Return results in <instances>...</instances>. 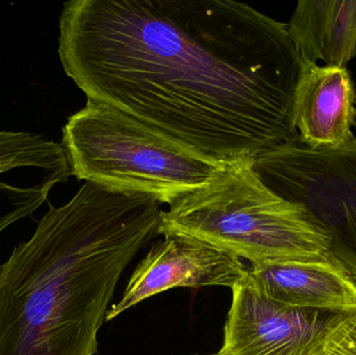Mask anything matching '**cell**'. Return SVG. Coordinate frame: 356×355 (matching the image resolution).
<instances>
[{"instance_id": "obj_10", "label": "cell", "mask_w": 356, "mask_h": 355, "mask_svg": "<svg viewBox=\"0 0 356 355\" xmlns=\"http://www.w3.org/2000/svg\"><path fill=\"white\" fill-rule=\"evenodd\" d=\"M293 120L299 141L311 149L338 148L353 141L356 91L347 67L302 60Z\"/></svg>"}, {"instance_id": "obj_3", "label": "cell", "mask_w": 356, "mask_h": 355, "mask_svg": "<svg viewBox=\"0 0 356 355\" xmlns=\"http://www.w3.org/2000/svg\"><path fill=\"white\" fill-rule=\"evenodd\" d=\"M251 164L227 165L204 187L161 210L158 235L203 242L251 266L330 251L332 239L322 223L264 185Z\"/></svg>"}, {"instance_id": "obj_2", "label": "cell", "mask_w": 356, "mask_h": 355, "mask_svg": "<svg viewBox=\"0 0 356 355\" xmlns=\"http://www.w3.org/2000/svg\"><path fill=\"white\" fill-rule=\"evenodd\" d=\"M160 202L86 183L0 264V355H95L117 285Z\"/></svg>"}, {"instance_id": "obj_8", "label": "cell", "mask_w": 356, "mask_h": 355, "mask_svg": "<svg viewBox=\"0 0 356 355\" xmlns=\"http://www.w3.org/2000/svg\"><path fill=\"white\" fill-rule=\"evenodd\" d=\"M70 175L62 144L29 131H0V236L33 216Z\"/></svg>"}, {"instance_id": "obj_7", "label": "cell", "mask_w": 356, "mask_h": 355, "mask_svg": "<svg viewBox=\"0 0 356 355\" xmlns=\"http://www.w3.org/2000/svg\"><path fill=\"white\" fill-rule=\"evenodd\" d=\"M232 294L221 348L228 355H300L330 316L269 299L248 273Z\"/></svg>"}, {"instance_id": "obj_1", "label": "cell", "mask_w": 356, "mask_h": 355, "mask_svg": "<svg viewBox=\"0 0 356 355\" xmlns=\"http://www.w3.org/2000/svg\"><path fill=\"white\" fill-rule=\"evenodd\" d=\"M58 56L87 96L221 164L297 137L288 25L232 0H72Z\"/></svg>"}, {"instance_id": "obj_6", "label": "cell", "mask_w": 356, "mask_h": 355, "mask_svg": "<svg viewBox=\"0 0 356 355\" xmlns=\"http://www.w3.org/2000/svg\"><path fill=\"white\" fill-rule=\"evenodd\" d=\"M247 273L248 266L240 258L209 244L182 236H164L136 267L120 302L108 308L106 321L114 320L144 300L175 288L232 290Z\"/></svg>"}, {"instance_id": "obj_11", "label": "cell", "mask_w": 356, "mask_h": 355, "mask_svg": "<svg viewBox=\"0 0 356 355\" xmlns=\"http://www.w3.org/2000/svg\"><path fill=\"white\" fill-rule=\"evenodd\" d=\"M286 25L303 60L347 67L356 56V0H300Z\"/></svg>"}, {"instance_id": "obj_13", "label": "cell", "mask_w": 356, "mask_h": 355, "mask_svg": "<svg viewBox=\"0 0 356 355\" xmlns=\"http://www.w3.org/2000/svg\"><path fill=\"white\" fill-rule=\"evenodd\" d=\"M207 355H228V354H225V352H222V350L220 349L219 352H216V354H207Z\"/></svg>"}, {"instance_id": "obj_4", "label": "cell", "mask_w": 356, "mask_h": 355, "mask_svg": "<svg viewBox=\"0 0 356 355\" xmlns=\"http://www.w3.org/2000/svg\"><path fill=\"white\" fill-rule=\"evenodd\" d=\"M60 144L71 175L79 181L152 196L168 206L204 187L227 166L91 99L69 117Z\"/></svg>"}, {"instance_id": "obj_12", "label": "cell", "mask_w": 356, "mask_h": 355, "mask_svg": "<svg viewBox=\"0 0 356 355\" xmlns=\"http://www.w3.org/2000/svg\"><path fill=\"white\" fill-rule=\"evenodd\" d=\"M300 355H356V314L330 315Z\"/></svg>"}, {"instance_id": "obj_9", "label": "cell", "mask_w": 356, "mask_h": 355, "mask_svg": "<svg viewBox=\"0 0 356 355\" xmlns=\"http://www.w3.org/2000/svg\"><path fill=\"white\" fill-rule=\"evenodd\" d=\"M261 294L288 308L356 314V279L332 251L303 260L248 267Z\"/></svg>"}, {"instance_id": "obj_5", "label": "cell", "mask_w": 356, "mask_h": 355, "mask_svg": "<svg viewBox=\"0 0 356 355\" xmlns=\"http://www.w3.org/2000/svg\"><path fill=\"white\" fill-rule=\"evenodd\" d=\"M251 167L271 191L322 223L330 251L356 279V138L341 147L311 149L297 135L257 154Z\"/></svg>"}]
</instances>
